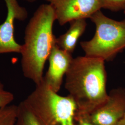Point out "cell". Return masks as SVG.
I'll return each instance as SVG.
<instances>
[{"instance_id":"cell-1","label":"cell","mask_w":125,"mask_h":125,"mask_svg":"<svg viewBox=\"0 0 125 125\" xmlns=\"http://www.w3.org/2000/svg\"><path fill=\"white\" fill-rule=\"evenodd\" d=\"M65 76V87L76 103V114L89 115L106 102L107 77L102 59L73 58Z\"/></svg>"},{"instance_id":"cell-2","label":"cell","mask_w":125,"mask_h":125,"mask_svg":"<svg viewBox=\"0 0 125 125\" xmlns=\"http://www.w3.org/2000/svg\"><path fill=\"white\" fill-rule=\"evenodd\" d=\"M56 21L52 7L43 4L37 9L25 28L21 66L23 75L36 85L43 81L45 63L56 44L57 38L53 32Z\"/></svg>"},{"instance_id":"cell-3","label":"cell","mask_w":125,"mask_h":125,"mask_svg":"<svg viewBox=\"0 0 125 125\" xmlns=\"http://www.w3.org/2000/svg\"><path fill=\"white\" fill-rule=\"evenodd\" d=\"M23 101L41 125H76L73 99L59 95L43 81Z\"/></svg>"},{"instance_id":"cell-4","label":"cell","mask_w":125,"mask_h":125,"mask_svg":"<svg viewBox=\"0 0 125 125\" xmlns=\"http://www.w3.org/2000/svg\"><path fill=\"white\" fill-rule=\"evenodd\" d=\"M95 27L94 36L80 42L85 56L113 60L125 49V18L116 21L106 16L101 10L90 18Z\"/></svg>"},{"instance_id":"cell-5","label":"cell","mask_w":125,"mask_h":125,"mask_svg":"<svg viewBox=\"0 0 125 125\" xmlns=\"http://www.w3.org/2000/svg\"><path fill=\"white\" fill-rule=\"evenodd\" d=\"M53 8L56 21L64 26L73 21L90 19L102 9L100 0H44Z\"/></svg>"},{"instance_id":"cell-6","label":"cell","mask_w":125,"mask_h":125,"mask_svg":"<svg viewBox=\"0 0 125 125\" xmlns=\"http://www.w3.org/2000/svg\"><path fill=\"white\" fill-rule=\"evenodd\" d=\"M7 8L4 22L0 24V54L9 53H21L22 45L14 38V21H23L28 17L27 9L18 3V0H4Z\"/></svg>"},{"instance_id":"cell-7","label":"cell","mask_w":125,"mask_h":125,"mask_svg":"<svg viewBox=\"0 0 125 125\" xmlns=\"http://www.w3.org/2000/svg\"><path fill=\"white\" fill-rule=\"evenodd\" d=\"M87 115L94 125H115L125 115V89H112L106 102Z\"/></svg>"},{"instance_id":"cell-8","label":"cell","mask_w":125,"mask_h":125,"mask_svg":"<svg viewBox=\"0 0 125 125\" xmlns=\"http://www.w3.org/2000/svg\"><path fill=\"white\" fill-rule=\"evenodd\" d=\"M73 59L72 54L61 49L57 44L52 50L48 58L49 66L43 81L55 92L60 90L63 76L66 75Z\"/></svg>"},{"instance_id":"cell-9","label":"cell","mask_w":125,"mask_h":125,"mask_svg":"<svg viewBox=\"0 0 125 125\" xmlns=\"http://www.w3.org/2000/svg\"><path fill=\"white\" fill-rule=\"evenodd\" d=\"M70 25L66 32L57 38L56 44L61 49L72 54L79 39L85 32L87 23L85 19H79L71 22Z\"/></svg>"},{"instance_id":"cell-10","label":"cell","mask_w":125,"mask_h":125,"mask_svg":"<svg viewBox=\"0 0 125 125\" xmlns=\"http://www.w3.org/2000/svg\"><path fill=\"white\" fill-rule=\"evenodd\" d=\"M15 125H41L24 102L18 105L17 119Z\"/></svg>"},{"instance_id":"cell-11","label":"cell","mask_w":125,"mask_h":125,"mask_svg":"<svg viewBox=\"0 0 125 125\" xmlns=\"http://www.w3.org/2000/svg\"><path fill=\"white\" fill-rule=\"evenodd\" d=\"M18 106L9 105L0 109V125H15Z\"/></svg>"},{"instance_id":"cell-12","label":"cell","mask_w":125,"mask_h":125,"mask_svg":"<svg viewBox=\"0 0 125 125\" xmlns=\"http://www.w3.org/2000/svg\"><path fill=\"white\" fill-rule=\"evenodd\" d=\"M102 9H107L112 12L125 11V0H100Z\"/></svg>"},{"instance_id":"cell-13","label":"cell","mask_w":125,"mask_h":125,"mask_svg":"<svg viewBox=\"0 0 125 125\" xmlns=\"http://www.w3.org/2000/svg\"><path fill=\"white\" fill-rule=\"evenodd\" d=\"M14 98L13 94L6 90L3 84L0 81V109L10 105Z\"/></svg>"},{"instance_id":"cell-14","label":"cell","mask_w":125,"mask_h":125,"mask_svg":"<svg viewBox=\"0 0 125 125\" xmlns=\"http://www.w3.org/2000/svg\"><path fill=\"white\" fill-rule=\"evenodd\" d=\"M75 121L76 125H94L89 120L87 115L76 113Z\"/></svg>"},{"instance_id":"cell-15","label":"cell","mask_w":125,"mask_h":125,"mask_svg":"<svg viewBox=\"0 0 125 125\" xmlns=\"http://www.w3.org/2000/svg\"><path fill=\"white\" fill-rule=\"evenodd\" d=\"M114 125H125V115Z\"/></svg>"},{"instance_id":"cell-16","label":"cell","mask_w":125,"mask_h":125,"mask_svg":"<svg viewBox=\"0 0 125 125\" xmlns=\"http://www.w3.org/2000/svg\"><path fill=\"white\" fill-rule=\"evenodd\" d=\"M23 0V1H26L27 2H30V3H33L35 2L37 0Z\"/></svg>"},{"instance_id":"cell-17","label":"cell","mask_w":125,"mask_h":125,"mask_svg":"<svg viewBox=\"0 0 125 125\" xmlns=\"http://www.w3.org/2000/svg\"><path fill=\"white\" fill-rule=\"evenodd\" d=\"M124 13H125V11L124 12Z\"/></svg>"}]
</instances>
